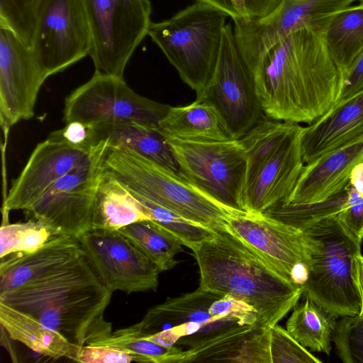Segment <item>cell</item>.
<instances>
[{"mask_svg": "<svg viewBox=\"0 0 363 363\" xmlns=\"http://www.w3.org/2000/svg\"><path fill=\"white\" fill-rule=\"evenodd\" d=\"M107 148L105 141L94 145L88 157L55 181L26 212L77 239L91 230Z\"/></svg>", "mask_w": 363, "mask_h": 363, "instance_id": "obj_11", "label": "cell"}, {"mask_svg": "<svg viewBox=\"0 0 363 363\" xmlns=\"http://www.w3.org/2000/svg\"><path fill=\"white\" fill-rule=\"evenodd\" d=\"M350 184L363 198V161L357 164L352 169L350 177Z\"/></svg>", "mask_w": 363, "mask_h": 363, "instance_id": "obj_45", "label": "cell"}, {"mask_svg": "<svg viewBox=\"0 0 363 363\" xmlns=\"http://www.w3.org/2000/svg\"><path fill=\"white\" fill-rule=\"evenodd\" d=\"M82 363H128L136 358L123 350L101 345H84L76 347L70 358Z\"/></svg>", "mask_w": 363, "mask_h": 363, "instance_id": "obj_39", "label": "cell"}, {"mask_svg": "<svg viewBox=\"0 0 363 363\" xmlns=\"http://www.w3.org/2000/svg\"><path fill=\"white\" fill-rule=\"evenodd\" d=\"M296 123L272 120L259 121L240 140L246 156V179L278 147Z\"/></svg>", "mask_w": 363, "mask_h": 363, "instance_id": "obj_32", "label": "cell"}, {"mask_svg": "<svg viewBox=\"0 0 363 363\" xmlns=\"http://www.w3.org/2000/svg\"><path fill=\"white\" fill-rule=\"evenodd\" d=\"M359 0H281L274 10L257 20H233L235 40L254 73L266 52L282 38L301 29L320 35L333 18Z\"/></svg>", "mask_w": 363, "mask_h": 363, "instance_id": "obj_12", "label": "cell"}, {"mask_svg": "<svg viewBox=\"0 0 363 363\" xmlns=\"http://www.w3.org/2000/svg\"><path fill=\"white\" fill-rule=\"evenodd\" d=\"M321 35L342 76L363 50V4L337 13Z\"/></svg>", "mask_w": 363, "mask_h": 363, "instance_id": "obj_28", "label": "cell"}, {"mask_svg": "<svg viewBox=\"0 0 363 363\" xmlns=\"http://www.w3.org/2000/svg\"><path fill=\"white\" fill-rule=\"evenodd\" d=\"M269 351L272 363L323 362L278 324L269 328Z\"/></svg>", "mask_w": 363, "mask_h": 363, "instance_id": "obj_38", "label": "cell"}, {"mask_svg": "<svg viewBox=\"0 0 363 363\" xmlns=\"http://www.w3.org/2000/svg\"><path fill=\"white\" fill-rule=\"evenodd\" d=\"M88 23L95 72L123 77L152 23L150 0H79Z\"/></svg>", "mask_w": 363, "mask_h": 363, "instance_id": "obj_8", "label": "cell"}, {"mask_svg": "<svg viewBox=\"0 0 363 363\" xmlns=\"http://www.w3.org/2000/svg\"><path fill=\"white\" fill-rule=\"evenodd\" d=\"M220 296L199 287L191 293L167 298L129 328L161 345L184 346L190 352L255 328L238 319L215 315L211 305Z\"/></svg>", "mask_w": 363, "mask_h": 363, "instance_id": "obj_6", "label": "cell"}, {"mask_svg": "<svg viewBox=\"0 0 363 363\" xmlns=\"http://www.w3.org/2000/svg\"><path fill=\"white\" fill-rule=\"evenodd\" d=\"M347 202L346 188L321 202L299 205L279 202L263 213L303 230L322 219L337 216L346 206Z\"/></svg>", "mask_w": 363, "mask_h": 363, "instance_id": "obj_34", "label": "cell"}, {"mask_svg": "<svg viewBox=\"0 0 363 363\" xmlns=\"http://www.w3.org/2000/svg\"><path fill=\"white\" fill-rule=\"evenodd\" d=\"M167 140L174 152L179 175L222 205L235 211H245L242 196L247 162L240 140Z\"/></svg>", "mask_w": 363, "mask_h": 363, "instance_id": "obj_9", "label": "cell"}, {"mask_svg": "<svg viewBox=\"0 0 363 363\" xmlns=\"http://www.w3.org/2000/svg\"><path fill=\"white\" fill-rule=\"evenodd\" d=\"M0 325L12 340L53 359H70L75 346L30 315L0 302Z\"/></svg>", "mask_w": 363, "mask_h": 363, "instance_id": "obj_26", "label": "cell"}, {"mask_svg": "<svg viewBox=\"0 0 363 363\" xmlns=\"http://www.w3.org/2000/svg\"><path fill=\"white\" fill-rule=\"evenodd\" d=\"M84 254L77 238L63 235L37 250L1 257L0 293L46 276Z\"/></svg>", "mask_w": 363, "mask_h": 363, "instance_id": "obj_22", "label": "cell"}, {"mask_svg": "<svg viewBox=\"0 0 363 363\" xmlns=\"http://www.w3.org/2000/svg\"><path fill=\"white\" fill-rule=\"evenodd\" d=\"M316 240L302 297L315 302L338 318L359 315V294L353 278L354 257L361 253L357 240L335 216L322 219L304 229Z\"/></svg>", "mask_w": 363, "mask_h": 363, "instance_id": "obj_7", "label": "cell"}, {"mask_svg": "<svg viewBox=\"0 0 363 363\" xmlns=\"http://www.w3.org/2000/svg\"><path fill=\"white\" fill-rule=\"evenodd\" d=\"M88 126L87 145L105 141L110 147L130 149L179 174L172 149L157 129L134 122L102 123Z\"/></svg>", "mask_w": 363, "mask_h": 363, "instance_id": "obj_23", "label": "cell"}, {"mask_svg": "<svg viewBox=\"0 0 363 363\" xmlns=\"http://www.w3.org/2000/svg\"><path fill=\"white\" fill-rule=\"evenodd\" d=\"M78 240L96 273L111 291L157 290L160 269L119 230L91 229Z\"/></svg>", "mask_w": 363, "mask_h": 363, "instance_id": "obj_16", "label": "cell"}, {"mask_svg": "<svg viewBox=\"0 0 363 363\" xmlns=\"http://www.w3.org/2000/svg\"><path fill=\"white\" fill-rule=\"evenodd\" d=\"M129 190V189H128ZM144 206L150 219L175 235L183 245L191 250L201 242L215 237L218 232L191 222L177 213L129 190Z\"/></svg>", "mask_w": 363, "mask_h": 363, "instance_id": "obj_35", "label": "cell"}, {"mask_svg": "<svg viewBox=\"0 0 363 363\" xmlns=\"http://www.w3.org/2000/svg\"><path fill=\"white\" fill-rule=\"evenodd\" d=\"M227 230L286 280L302 286L318 245L306 231L264 213L246 211L231 214Z\"/></svg>", "mask_w": 363, "mask_h": 363, "instance_id": "obj_13", "label": "cell"}, {"mask_svg": "<svg viewBox=\"0 0 363 363\" xmlns=\"http://www.w3.org/2000/svg\"><path fill=\"white\" fill-rule=\"evenodd\" d=\"M303 128L296 123L276 150L246 179L242 196L245 211L263 213L289 196L304 165Z\"/></svg>", "mask_w": 363, "mask_h": 363, "instance_id": "obj_19", "label": "cell"}, {"mask_svg": "<svg viewBox=\"0 0 363 363\" xmlns=\"http://www.w3.org/2000/svg\"><path fill=\"white\" fill-rule=\"evenodd\" d=\"M303 299L294 308L286 330L306 348L329 356L339 318L310 298Z\"/></svg>", "mask_w": 363, "mask_h": 363, "instance_id": "obj_29", "label": "cell"}, {"mask_svg": "<svg viewBox=\"0 0 363 363\" xmlns=\"http://www.w3.org/2000/svg\"><path fill=\"white\" fill-rule=\"evenodd\" d=\"M253 74L264 115L297 123L310 124L330 111L342 84L322 35L307 28L274 45Z\"/></svg>", "mask_w": 363, "mask_h": 363, "instance_id": "obj_1", "label": "cell"}, {"mask_svg": "<svg viewBox=\"0 0 363 363\" xmlns=\"http://www.w3.org/2000/svg\"><path fill=\"white\" fill-rule=\"evenodd\" d=\"M112 294L84 254L46 276L0 293V302L81 347L111 333L104 313Z\"/></svg>", "mask_w": 363, "mask_h": 363, "instance_id": "obj_2", "label": "cell"}, {"mask_svg": "<svg viewBox=\"0 0 363 363\" xmlns=\"http://www.w3.org/2000/svg\"><path fill=\"white\" fill-rule=\"evenodd\" d=\"M46 79L30 47L10 30L0 28V120L5 133L34 116Z\"/></svg>", "mask_w": 363, "mask_h": 363, "instance_id": "obj_17", "label": "cell"}, {"mask_svg": "<svg viewBox=\"0 0 363 363\" xmlns=\"http://www.w3.org/2000/svg\"><path fill=\"white\" fill-rule=\"evenodd\" d=\"M106 169L129 190L195 223L216 232L227 230L235 211L178 174L128 148L108 147Z\"/></svg>", "mask_w": 363, "mask_h": 363, "instance_id": "obj_5", "label": "cell"}, {"mask_svg": "<svg viewBox=\"0 0 363 363\" xmlns=\"http://www.w3.org/2000/svg\"><path fill=\"white\" fill-rule=\"evenodd\" d=\"M362 91L363 50L356 57L347 71L342 76L340 92L333 106L344 102Z\"/></svg>", "mask_w": 363, "mask_h": 363, "instance_id": "obj_41", "label": "cell"}, {"mask_svg": "<svg viewBox=\"0 0 363 363\" xmlns=\"http://www.w3.org/2000/svg\"><path fill=\"white\" fill-rule=\"evenodd\" d=\"M187 352L188 356L183 363H272L269 328H254L250 332L228 337L200 350L193 352L187 350Z\"/></svg>", "mask_w": 363, "mask_h": 363, "instance_id": "obj_27", "label": "cell"}, {"mask_svg": "<svg viewBox=\"0 0 363 363\" xmlns=\"http://www.w3.org/2000/svg\"><path fill=\"white\" fill-rule=\"evenodd\" d=\"M352 269L354 281L361 301V308L359 315L363 316V255H362L361 253L354 257Z\"/></svg>", "mask_w": 363, "mask_h": 363, "instance_id": "obj_44", "label": "cell"}, {"mask_svg": "<svg viewBox=\"0 0 363 363\" xmlns=\"http://www.w3.org/2000/svg\"><path fill=\"white\" fill-rule=\"evenodd\" d=\"M230 1L240 18L245 20H257L272 13L281 0Z\"/></svg>", "mask_w": 363, "mask_h": 363, "instance_id": "obj_42", "label": "cell"}, {"mask_svg": "<svg viewBox=\"0 0 363 363\" xmlns=\"http://www.w3.org/2000/svg\"><path fill=\"white\" fill-rule=\"evenodd\" d=\"M201 101L216 108L232 139H240L262 118L253 72L240 52L230 23L225 26L216 69Z\"/></svg>", "mask_w": 363, "mask_h": 363, "instance_id": "obj_14", "label": "cell"}, {"mask_svg": "<svg viewBox=\"0 0 363 363\" xmlns=\"http://www.w3.org/2000/svg\"><path fill=\"white\" fill-rule=\"evenodd\" d=\"M192 252L199 269V287L247 303L257 312V328L277 324L302 297L301 285L286 280L227 230Z\"/></svg>", "mask_w": 363, "mask_h": 363, "instance_id": "obj_3", "label": "cell"}, {"mask_svg": "<svg viewBox=\"0 0 363 363\" xmlns=\"http://www.w3.org/2000/svg\"><path fill=\"white\" fill-rule=\"evenodd\" d=\"M333 342L339 358L345 363H363V316L345 315L338 319Z\"/></svg>", "mask_w": 363, "mask_h": 363, "instance_id": "obj_37", "label": "cell"}, {"mask_svg": "<svg viewBox=\"0 0 363 363\" xmlns=\"http://www.w3.org/2000/svg\"><path fill=\"white\" fill-rule=\"evenodd\" d=\"M346 206L336 216L340 223L359 242L363 240V198L349 183Z\"/></svg>", "mask_w": 363, "mask_h": 363, "instance_id": "obj_40", "label": "cell"}, {"mask_svg": "<svg viewBox=\"0 0 363 363\" xmlns=\"http://www.w3.org/2000/svg\"><path fill=\"white\" fill-rule=\"evenodd\" d=\"M30 48L47 78L89 55L90 32L80 1L43 0Z\"/></svg>", "mask_w": 363, "mask_h": 363, "instance_id": "obj_15", "label": "cell"}, {"mask_svg": "<svg viewBox=\"0 0 363 363\" xmlns=\"http://www.w3.org/2000/svg\"><path fill=\"white\" fill-rule=\"evenodd\" d=\"M43 0H0V28L10 30L30 47L33 32Z\"/></svg>", "mask_w": 363, "mask_h": 363, "instance_id": "obj_36", "label": "cell"}, {"mask_svg": "<svg viewBox=\"0 0 363 363\" xmlns=\"http://www.w3.org/2000/svg\"><path fill=\"white\" fill-rule=\"evenodd\" d=\"M161 272L174 268L176 255L183 251L182 242L173 233L152 219L140 220L118 230Z\"/></svg>", "mask_w": 363, "mask_h": 363, "instance_id": "obj_30", "label": "cell"}, {"mask_svg": "<svg viewBox=\"0 0 363 363\" xmlns=\"http://www.w3.org/2000/svg\"><path fill=\"white\" fill-rule=\"evenodd\" d=\"M89 345H106L117 348L136 358L137 362L183 363L188 352L180 347H165L145 338L125 328L111 333Z\"/></svg>", "mask_w": 363, "mask_h": 363, "instance_id": "obj_31", "label": "cell"}, {"mask_svg": "<svg viewBox=\"0 0 363 363\" xmlns=\"http://www.w3.org/2000/svg\"><path fill=\"white\" fill-rule=\"evenodd\" d=\"M94 145H74L55 135L37 145L4 201V211H28L58 179L91 152Z\"/></svg>", "mask_w": 363, "mask_h": 363, "instance_id": "obj_18", "label": "cell"}, {"mask_svg": "<svg viewBox=\"0 0 363 363\" xmlns=\"http://www.w3.org/2000/svg\"><path fill=\"white\" fill-rule=\"evenodd\" d=\"M147 219L150 218L141 203L112 172L104 168L95 198L92 229L118 230Z\"/></svg>", "mask_w": 363, "mask_h": 363, "instance_id": "obj_25", "label": "cell"}, {"mask_svg": "<svg viewBox=\"0 0 363 363\" xmlns=\"http://www.w3.org/2000/svg\"><path fill=\"white\" fill-rule=\"evenodd\" d=\"M228 15L196 1L172 18L152 23L148 35L201 101L216 69Z\"/></svg>", "mask_w": 363, "mask_h": 363, "instance_id": "obj_4", "label": "cell"}, {"mask_svg": "<svg viewBox=\"0 0 363 363\" xmlns=\"http://www.w3.org/2000/svg\"><path fill=\"white\" fill-rule=\"evenodd\" d=\"M358 1L359 2V4H363V0H359Z\"/></svg>", "mask_w": 363, "mask_h": 363, "instance_id": "obj_46", "label": "cell"}, {"mask_svg": "<svg viewBox=\"0 0 363 363\" xmlns=\"http://www.w3.org/2000/svg\"><path fill=\"white\" fill-rule=\"evenodd\" d=\"M363 136V91L303 128L301 148L307 164Z\"/></svg>", "mask_w": 363, "mask_h": 363, "instance_id": "obj_21", "label": "cell"}, {"mask_svg": "<svg viewBox=\"0 0 363 363\" xmlns=\"http://www.w3.org/2000/svg\"><path fill=\"white\" fill-rule=\"evenodd\" d=\"M170 106L138 94L123 77L95 72L65 99L63 121L87 125L134 122L157 129Z\"/></svg>", "mask_w": 363, "mask_h": 363, "instance_id": "obj_10", "label": "cell"}, {"mask_svg": "<svg viewBox=\"0 0 363 363\" xmlns=\"http://www.w3.org/2000/svg\"><path fill=\"white\" fill-rule=\"evenodd\" d=\"M363 161V136L303 165L286 205L323 201L345 189L354 167Z\"/></svg>", "mask_w": 363, "mask_h": 363, "instance_id": "obj_20", "label": "cell"}, {"mask_svg": "<svg viewBox=\"0 0 363 363\" xmlns=\"http://www.w3.org/2000/svg\"><path fill=\"white\" fill-rule=\"evenodd\" d=\"M157 130L167 138L182 140L232 139L216 108L206 101L196 100L186 106H170Z\"/></svg>", "mask_w": 363, "mask_h": 363, "instance_id": "obj_24", "label": "cell"}, {"mask_svg": "<svg viewBox=\"0 0 363 363\" xmlns=\"http://www.w3.org/2000/svg\"><path fill=\"white\" fill-rule=\"evenodd\" d=\"M51 134L74 145H87L89 126L82 122L73 121Z\"/></svg>", "mask_w": 363, "mask_h": 363, "instance_id": "obj_43", "label": "cell"}, {"mask_svg": "<svg viewBox=\"0 0 363 363\" xmlns=\"http://www.w3.org/2000/svg\"><path fill=\"white\" fill-rule=\"evenodd\" d=\"M63 235L49 223L35 218L25 223H4L0 228V258L13 252L37 250Z\"/></svg>", "mask_w": 363, "mask_h": 363, "instance_id": "obj_33", "label": "cell"}]
</instances>
